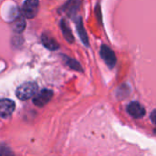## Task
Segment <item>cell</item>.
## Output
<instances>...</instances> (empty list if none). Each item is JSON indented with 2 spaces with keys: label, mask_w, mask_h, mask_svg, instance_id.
I'll use <instances>...</instances> for the list:
<instances>
[{
  "label": "cell",
  "mask_w": 156,
  "mask_h": 156,
  "mask_svg": "<svg viewBox=\"0 0 156 156\" xmlns=\"http://www.w3.org/2000/svg\"><path fill=\"white\" fill-rule=\"evenodd\" d=\"M100 54H101V57L103 59V61L106 63V65L110 69L114 68V66L116 65V62H117V58H116L114 51L110 47H108L107 45H104V44L101 45Z\"/></svg>",
  "instance_id": "obj_3"
},
{
  "label": "cell",
  "mask_w": 156,
  "mask_h": 156,
  "mask_svg": "<svg viewBox=\"0 0 156 156\" xmlns=\"http://www.w3.org/2000/svg\"><path fill=\"white\" fill-rule=\"evenodd\" d=\"M15 102L8 99L0 100V118L9 117L15 111Z\"/></svg>",
  "instance_id": "obj_5"
},
{
  "label": "cell",
  "mask_w": 156,
  "mask_h": 156,
  "mask_svg": "<svg viewBox=\"0 0 156 156\" xmlns=\"http://www.w3.org/2000/svg\"><path fill=\"white\" fill-rule=\"evenodd\" d=\"M38 87L35 82H26L16 89V95L21 101H27L33 98L37 92Z\"/></svg>",
  "instance_id": "obj_1"
},
{
  "label": "cell",
  "mask_w": 156,
  "mask_h": 156,
  "mask_svg": "<svg viewBox=\"0 0 156 156\" xmlns=\"http://www.w3.org/2000/svg\"><path fill=\"white\" fill-rule=\"evenodd\" d=\"M81 2H82V0H69L61 7V11H65L69 16L76 15V13L80 9Z\"/></svg>",
  "instance_id": "obj_8"
},
{
  "label": "cell",
  "mask_w": 156,
  "mask_h": 156,
  "mask_svg": "<svg viewBox=\"0 0 156 156\" xmlns=\"http://www.w3.org/2000/svg\"><path fill=\"white\" fill-rule=\"evenodd\" d=\"M41 42L45 48H47L48 49L51 51H54L59 48V44L58 43V41L48 34H43L41 36Z\"/></svg>",
  "instance_id": "obj_9"
},
{
  "label": "cell",
  "mask_w": 156,
  "mask_h": 156,
  "mask_svg": "<svg viewBox=\"0 0 156 156\" xmlns=\"http://www.w3.org/2000/svg\"><path fill=\"white\" fill-rule=\"evenodd\" d=\"M39 9V0H26L22 5V16L26 18H34Z\"/></svg>",
  "instance_id": "obj_2"
},
{
  "label": "cell",
  "mask_w": 156,
  "mask_h": 156,
  "mask_svg": "<svg viewBox=\"0 0 156 156\" xmlns=\"http://www.w3.org/2000/svg\"><path fill=\"white\" fill-rule=\"evenodd\" d=\"M62 57H63V58L65 60L66 65L69 66L71 69L76 70V71H80V72H82L83 71V69H82L81 65L76 59H74L72 58H69L68 56H65V55H63Z\"/></svg>",
  "instance_id": "obj_11"
},
{
  "label": "cell",
  "mask_w": 156,
  "mask_h": 156,
  "mask_svg": "<svg viewBox=\"0 0 156 156\" xmlns=\"http://www.w3.org/2000/svg\"><path fill=\"white\" fill-rule=\"evenodd\" d=\"M13 30L16 33H21L24 31L26 27V21L23 18V16H19L16 18L13 22Z\"/></svg>",
  "instance_id": "obj_12"
},
{
  "label": "cell",
  "mask_w": 156,
  "mask_h": 156,
  "mask_svg": "<svg viewBox=\"0 0 156 156\" xmlns=\"http://www.w3.org/2000/svg\"><path fill=\"white\" fill-rule=\"evenodd\" d=\"M75 25H76V28L78 31V35H79L81 42L83 43V45H85L87 48H89L90 47V41H89L88 34H87V31H86L85 27L83 25V21H82L81 16H78L75 19Z\"/></svg>",
  "instance_id": "obj_7"
},
{
  "label": "cell",
  "mask_w": 156,
  "mask_h": 156,
  "mask_svg": "<svg viewBox=\"0 0 156 156\" xmlns=\"http://www.w3.org/2000/svg\"><path fill=\"white\" fill-rule=\"evenodd\" d=\"M127 111H128L129 114L135 119H141L145 115L144 107L137 101L131 102L127 107Z\"/></svg>",
  "instance_id": "obj_6"
},
{
  "label": "cell",
  "mask_w": 156,
  "mask_h": 156,
  "mask_svg": "<svg viewBox=\"0 0 156 156\" xmlns=\"http://www.w3.org/2000/svg\"><path fill=\"white\" fill-rule=\"evenodd\" d=\"M155 114H156L155 111H154V112H152V115H151V118H152V122H153L154 123L155 122Z\"/></svg>",
  "instance_id": "obj_14"
},
{
  "label": "cell",
  "mask_w": 156,
  "mask_h": 156,
  "mask_svg": "<svg viewBox=\"0 0 156 156\" xmlns=\"http://www.w3.org/2000/svg\"><path fill=\"white\" fill-rule=\"evenodd\" d=\"M0 156H14V154L6 144H0Z\"/></svg>",
  "instance_id": "obj_13"
},
{
  "label": "cell",
  "mask_w": 156,
  "mask_h": 156,
  "mask_svg": "<svg viewBox=\"0 0 156 156\" xmlns=\"http://www.w3.org/2000/svg\"><path fill=\"white\" fill-rule=\"evenodd\" d=\"M52 96H53V91L51 90L44 89L34 96L33 103L37 107H43L51 100Z\"/></svg>",
  "instance_id": "obj_4"
},
{
  "label": "cell",
  "mask_w": 156,
  "mask_h": 156,
  "mask_svg": "<svg viewBox=\"0 0 156 156\" xmlns=\"http://www.w3.org/2000/svg\"><path fill=\"white\" fill-rule=\"evenodd\" d=\"M59 26H60V30H61V32H62V35H63L64 38H65L69 43H73V42H74V36H73V34H72V31H71L69 26L67 24V22H66L64 19H62V20L60 21Z\"/></svg>",
  "instance_id": "obj_10"
}]
</instances>
